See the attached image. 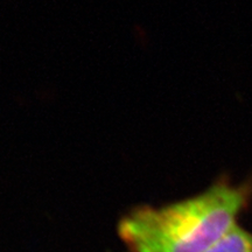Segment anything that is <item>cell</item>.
<instances>
[{
	"label": "cell",
	"mask_w": 252,
	"mask_h": 252,
	"mask_svg": "<svg viewBox=\"0 0 252 252\" xmlns=\"http://www.w3.org/2000/svg\"><path fill=\"white\" fill-rule=\"evenodd\" d=\"M252 184L220 179L195 196L161 207L132 209L117 232L127 252H206L249 207Z\"/></svg>",
	"instance_id": "1"
},
{
	"label": "cell",
	"mask_w": 252,
	"mask_h": 252,
	"mask_svg": "<svg viewBox=\"0 0 252 252\" xmlns=\"http://www.w3.org/2000/svg\"><path fill=\"white\" fill-rule=\"evenodd\" d=\"M206 252H252V231L235 225Z\"/></svg>",
	"instance_id": "2"
}]
</instances>
